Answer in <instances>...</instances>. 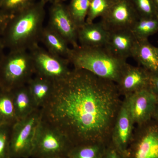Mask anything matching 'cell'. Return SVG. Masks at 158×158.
Segmentation results:
<instances>
[{"label": "cell", "mask_w": 158, "mask_h": 158, "mask_svg": "<svg viewBox=\"0 0 158 158\" xmlns=\"http://www.w3.org/2000/svg\"><path fill=\"white\" fill-rule=\"evenodd\" d=\"M108 145L94 143L75 145L69 151L67 158H103Z\"/></svg>", "instance_id": "cell-21"}, {"label": "cell", "mask_w": 158, "mask_h": 158, "mask_svg": "<svg viewBox=\"0 0 158 158\" xmlns=\"http://www.w3.org/2000/svg\"><path fill=\"white\" fill-rule=\"evenodd\" d=\"M112 0H91L86 22L91 23L98 17L106 14L111 6Z\"/></svg>", "instance_id": "cell-24"}, {"label": "cell", "mask_w": 158, "mask_h": 158, "mask_svg": "<svg viewBox=\"0 0 158 158\" xmlns=\"http://www.w3.org/2000/svg\"><path fill=\"white\" fill-rule=\"evenodd\" d=\"M139 18L131 0H112L110 9L100 22L109 31L131 30Z\"/></svg>", "instance_id": "cell-9"}, {"label": "cell", "mask_w": 158, "mask_h": 158, "mask_svg": "<svg viewBox=\"0 0 158 158\" xmlns=\"http://www.w3.org/2000/svg\"><path fill=\"white\" fill-rule=\"evenodd\" d=\"M107 42L105 46L117 57L127 60L131 57L136 39L130 29L109 31Z\"/></svg>", "instance_id": "cell-14"}, {"label": "cell", "mask_w": 158, "mask_h": 158, "mask_svg": "<svg viewBox=\"0 0 158 158\" xmlns=\"http://www.w3.org/2000/svg\"><path fill=\"white\" fill-rule=\"evenodd\" d=\"M27 85L36 106L38 109H42L52 95L55 87L54 82L35 75Z\"/></svg>", "instance_id": "cell-17"}, {"label": "cell", "mask_w": 158, "mask_h": 158, "mask_svg": "<svg viewBox=\"0 0 158 158\" xmlns=\"http://www.w3.org/2000/svg\"><path fill=\"white\" fill-rule=\"evenodd\" d=\"M67 158V157H56V158Z\"/></svg>", "instance_id": "cell-35"}, {"label": "cell", "mask_w": 158, "mask_h": 158, "mask_svg": "<svg viewBox=\"0 0 158 158\" xmlns=\"http://www.w3.org/2000/svg\"><path fill=\"white\" fill-rule=\"evenodd\" d=\"M73 146L61 131L41 119L36 131L31 157H65Z\"/></svg>", "instance_id": "cell-4"}, {"label": "cell", "mask_w": 158, "mask_h": 158, "mask_svg": "<svg viewBox=\"0 0 158 158\" xmlns=\"http://www.w3.org/2000/svg\"><path fill=\"white\" fill-rule=\"evenodd\" d=\"M151 77V73L145 69L127 63L116 85L120 95L125 97L149 88Z\"/></svg>", "instance_id": "cell-13"}, {"label": "cell", "mask_w": 158, "mask_h": 158, "mask_svg": "<svg viewBox=\"0 0 158 158\" xmlns=\"http://www.w3.org/2000/svg\"><path fill=\"white\" fill-rule=\"evenodd\" d=\"M152 119L158 123V104L156 107Z\"/></svg>", "instance_id": "cell-31"}, {"label": "cell", "mask_w": 158, "mask_h": 158, "mask_svg": "<svg viewBox=\"0 0 158 158\" xmlns=\"http://www.w3.org/2000/svg\"><path fill=\"white\" fill-rule=\"evenodd\" d=\"M17 121L11 90L0 87V126H13Z\"/></svg>", "instance_id": "cell-20"}, {"label": "cell", "mask_w": 158, "mask_h": 158, "mask_svg": "<svg viewBox=\"0 0 158 158\" xmlns=\"http://www.w3.org/2000/svg\"><path fill=\"white\" fill-rule=\"evenodd\" d=\"M44 1L46 3L50 2L52 4V3L56 2H63L66 0H44Z\"/></svg>", "instance_id": "cell-32"}, {"label": "cell", "mask_w": 158, "mask_h": 158, "mask_svg": "<svg viewBox=\"0 0 158 158\" xmlns=\"http://www.w3.org/2000/svg\"><path fill=\"white\" fill-rule=\"evenodd\" d=\"M41 120V110L38 109L12 126L10 140V158L31 157L36 131Z\"/></svg>", "instance_id": "cell-6"}, {"label": "cell", "mask_w": 158, "mask_h": 158, "mask_svg": "<svg viewBox=\"0 0 158 158\" xmlns=\"http://www.w3.org/2000/svg\"><path fill=\"white\" fill-rule=\"evenodd\" d=\"M91 0H70L67 6L71 16L78 29L85 24Z\"/></svg>", "instance_id": "cell-23"}, {"label": "cell", "mask_w": 158, "mask_h": 158, "mask_svg": "<svg viewBox=\"0 0 158 158\" xmlns=\"http://www.w3.org/2000/svg\"><path fill=\"white\" fill-rule=\"evenodd\" d=\"M110 32L102 24L85 23L78 29L79 45L90 47H105L107 42Z\"/></svg>", "instance_id": "cell-15"}, {"label": "cell", "mask_w": 158, "mask_h": 158, "mask_svg": "<svg viewBox=\"0 0 158 158\" xmlns=\"http://www.w3.org/2000/svg\"><path fill=\"white\" fill-rule=\"evenodd\" d=\"M54 85L52 97L40 109L41 119L61 131L73 146L110 144L123 101L116 83L73 68Z\"/></svg>", "instance_id": "cell-1"}, {"label": "cell", "mask_w": 158, "mask_h": 158, "mask_svg": "<svg viewBox=\"0 0 158 158\" xmlns=\"http://www.w3.org/2000/svg\"><path fill=\"white\" fill-rule=\"evenodd\" d=\"M67 59L73 68L87 71L116 84L128 63L127 60L117 57L105 47L79 45L71 48Z\"/></svg>", "instance_id": "cell-2"}, {"label": "cell", "mask_w": 158, "mask_h": 158, "mask_svg": "<svg viewBox=\"0 0 158 158\" xmlns=\"http://www.w3.org/2000/svg\"><path fill=\"white\" fill-rule=\"evenodd\" d=\"M49 27L59 34L73 47L79 45L78 28L63 2L52 3L49 11Z\"/></svg>", "instance_id": "cell-12"}, {"label": "cell", "mask_w": 158, "mask_h": 158, "mask_svg": "<svg viewBox=\"0 0 158 158\" xmlns=\"http://www.w3.org/2000/svg\"><path fill=\"white\" fill-rule=\"evenodd\" d=\"M8 19V16L5 15L0 14V28L3 27Z\"/></svg>", "instance_id": "cell-30"}, {"label": "cell", "mask_w": 158, "mask_h": 158, "mask_svg": "<svg viewBox=\"0 0 158 158\" xmlns=\"http://www.w3.org/2000/svg\"><path fill=\"white\" fill-rule=\"evenodd\" d=\"M35 74L28 51L14 50L0 69V87L8 90L27 84Z\"/></svg>", "instance_id": "cell-5"}, {"label": "cell", "mask_w": 158, "mask_h": 158, "mask_svg": "<svg viewBox=\"0 0 158 158\" xmlns=\"http://www.w3.org/2000/svg\"><path fill=\"white\" fill-rule=\"evenodd\" d=\"M3 0H0V6H1V4L3 3Z\"/></svg>", "instance_id": "cell-34"}, {"label": "cell", "mask_w": 158, "mask_h": 158, "mask_svg": "<svg viewBox=\"0 0 158 158\" xmlns=\"http://www.w3.org/2000/svg\"><path fill=\"white\" fill-rule=\"evenodd\" d=\"M150 88L155 96L158 104V73H151Z\"/></svg>", "instance_id": "cell-28"}, {"label": "cell", "mask_w": 158, "mask_h": 158, "mask_svg": "<svg viewBox=\"0 0 158 158\" xmlns=\"http://www.w3.org/2000/svg\"><path fill=\"white\" fill-rule=\"evenodd\" d=\"M139 18L158 17L153 0H131Z\"/></svg>", "instance_id": "cell-25"}, {"label": "cell", "mask_w": 158, "mask_h": 158, "mask_svg": "<svg viewBox=\"0 0 158 158\" xmlns=\"http://www.w3.org/2000/svg\"><path fill=\"white\" fill-rule=\"evenodd\" d=\"M125 158H158V123L136 126Z\"/></svg>", "instance_id": "cell-8"}, {"label": "cell", "mask_w": 158, "mask_h": 158, "mask_svg": "<svg viewBox=\"0 0 158 158\" xmlns=\"http://www.w3.org/2000/svg\"><path fill=\"white\" fill-rule=\"evenodd\" d=\"M123 99L135 126L144 124L152 119L158 102L150 88L139 90Z\"/></svg>", "instance_id": "cell-10"}, {"label": "cell", "mask_w": 158, "mask_h": 158, "mask_svg": "<svg viewBox=\"0 0 158 158\" xmlns=\"http://www.w3.org/2000/svg\"><path fill=\"white\" fill-rule=\"evenodd\" d=\"M40 41L51 53L67 59L71 50L68 43L48 26L44 28Z\"/></svg>", "instance_id": "cell-19"}, {"label": "cell", "mask_w": 158, "mask_h": 158, "mask_svg": "<svg viewBox=\"0 0 158 158\" xmlns=\"http://www.w3.org/2000/svg\"><path fill=\"white\" fill-rule=\"evenodd\" d=\"M131 31L137 40L148 39L158 32V17L139 18Z\"/></svg>", "instance_id": "cell-22"}, {"label": "cell", "mask_w": 158, "mask_h": 158, "mask_svg": "<svg viewBox=\"0 0 158 158\" xmlns=\"http://www.w3.org/2000/svg\"><path fill=\"white\" fill-rule=\"evenodd\" d=\"M131 57L151 73H158V47L151 44L148 39L136 40Z\"/></svg>", "instance_id": "cell-16"}, {"label": "cell", "mask_w": 158, "mask_h": 158, "mask_svg": "<svg viewBox=\"0 0 158 158\" xmlns=\"http://www.w3.org/2000/svg\"><path fill=\"white\" fill-rule=\"evenodd\" d=\"M28 51L33 61L35 75L56 83L65 79L71 71L68 59L51 53L39 44Z\"/></svg>", "instance_id": "cell-7"}, {"label": "cell", "mask_w": 158, "mask_h": 158, "mask_svg": "<svg viewBox=\"0 0 158 158\" xmlns=\"http://www.w3.org/2000/svg\"><path fill=\"white\" fill-rule=\"evenodd\" d=\"M103 158H123V157L114 148L109 144L107 147L104 156Z\"/></svg>", "instance_id": "cell-29"}, {"label": "cell", "mask_w": 158, "mask_h": 158, "mask_svg": "<svg viewBox=\"0 0 158 158\" xmlns=\"http://www.w3.org/2000/svg\"><path fill=\"white\" fill-rule=\"evenodd\" d=\"M46 4L40 0L16 13L7 35V42L14 50L29 51L38 44L44 28Z\"/></svg>", "instance_id": "cell-3"}, {"label": "cell", "mask_w": 158, "mask_h": 158, "mask_svg": "<svg viewBox=\"0 0 158 158\" xmlns=\"http://www.w3.org/2000/svg\"><path fill=\"white\" fill-rule=\"evenodd\" d=\"M153 1L155 6L157 15V16H158V0H153Z\"/></svg>", "instance_id": "cell-33"}, {"label": "cell", "mask_w": 158, "mask_h": 158, "mask_svg": "<svg viewBox=\"0 0 158 158\" xmlns=\"http://www.w3.org/2000/svg\"><path fill=\"white\" fill-rule=\"evenodd\" d=\"M34 2V0H3L2 4L7 10L17 13Z\"/></svg>", "instance_id": "cell-27"}, {"label": "cell", "mask_w": 158, "mask_h": 158, "mask_svg": "<svg viewBox=\"0 0 158 158\" xmlns=\"http://www.w3.org/2000/svg\"><path fill=\"white\" fill-rule=\"evenodd\" d=\"M13 126H0V158H11L10 140Z\"/></svg>", "instance_id": "cell-26"}, {"label": "cell", "mask_w": 158, "mask_h": 158, "mask_svg": "<svg viewBox=\"0 0 158 158\" xmlns=\"http://www.w3.org/2000/svg\"><path fill=\"white\" fill-rule=\"evenodd\" d=\"M135 128V125L129 111L126 102L123 98L113 126L110 144L123 158L126 157Z\"/></svg>", "instance_id": "cell-11"}, {"label": "cell", "mask_w": 158, "mask_h": 158, "mask_svg": "<svg viewBox=\"0 0 158 158\" xmlns=\"http://www.w3.org/2000/svg\"><path fill=\"white\" fill-rule=\"evenodd\" d=\"M11 91L18 121L26 118L39 109L34 103L27 85Z\"/></svg>", "instance_id": "cell-18"}]
</instances>
